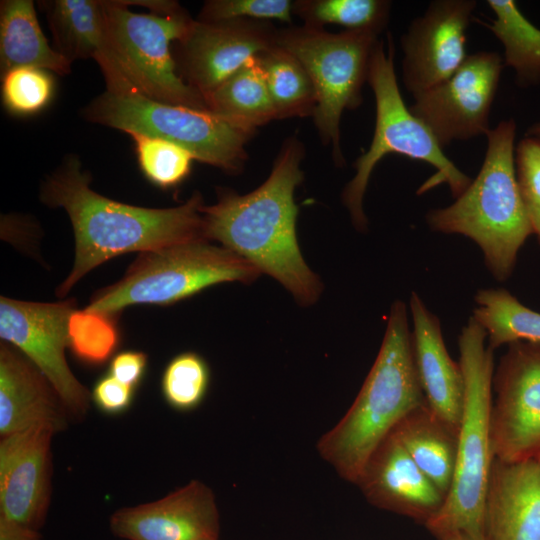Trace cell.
<instances>
[{"label": "cell", "mask_w": 540, "mask_h": 540, "mask_svg": "<svg viewBox=\"0 0 540 540\" xmlns=\"http://www.w3.org/2000/svg\"><path fill=\"white\" fill-rule=\"evenodd\" d=\"M91 175L76 155H68L43 182L41 201L63 208L75 238L71 272L56 290L64 297L89 271L129 252L158 250L195 241H209L204 233L199 192L182 205L156 209L121 203L90 187Z\"/></svg>", "instance_id": "cell-1"}, {"label": "cell", "mask_w": 540, "mask_h": 540, "mask_svg": "<svg viewBox=\"0 0 540 540\" xmlns=\"http://www.w3.org/2000/svg\"><path fill=\"white\" fill-rule=\"evenodd\" d=\"M303 155L300 141L287 140L258 188L244 195L221 189L217 202L203 204L201 213L207 240L243 257L280 282L300 305L310 306L323 286L306 264L296 236L294 191L303 179Z\"/></svg>", "instance_id": "cell-2"}, {"label": "cell", "mask_w": 540, "mask_h": 540, "mask_svg": "<svg viewBox=\"0 0 540 540\" xmlns=\"http://www.w3.org/2000/svg\"><path fill=\"white\" fill-rule=\"evenodd\" d=\"M424 401L406 305L395 301L380 350L357 397L319 439L317 451L341 478L355 484L375 449Z\"/></svg>", "instance_id": "cell-3"}, {"label": "cell", "mask_w": 540, "mask_h": 540, "mask_svg": "<svg viewBox=\"0 0 540 540\" xmlns=\"http://www.w3.org/2000/svg\"><path fill=\"white\" fill-rule=\"evenodd\" d=\"M515 136L513 119L490 129L477 176L454 203L426 214L432 231L474 241L487 269L500 282L512 275L521 247L533 234L517 181Z\"/></svg>", "instance_id": "cell-4"}, {"label": "cell", "mask_w": 540, "mask_h": 540, "mask_svg": "<svg viewBox=\"0 0 540 540\" xmlns=\"http://www.w3.org/2000/svg\"><path fill=\"white\" fill-rule=\"evenodd\" d=\"M465 400L457 436L455 473L443 506L425 527L438 540L461 533L486 540L484 509L494 455L490 416L494 350L484 328L471 316L458 338Z\"/></svg>", "instance_id": "cell-5"}, {"label": "cell", "mask_w": 540, "mask_h": 540, "mask_svg": "<svg viewBox=\"0 0 540 540\" xmlns=\"http://www.w3.org/2000/svg\"><path fill=\"white\" fill-rule=\"evenodd\" d=\"M103 5L109 65L101 71L107 89H132L157 101L209 110L181 78L172 55V43L193 20L186 11L136 13L124 0H103Z\"/></svg>", "instance_id": "cell-6"}, {"label": "cell", "mask_w": 540, "mask_h": 540, "mask_svg": "<svg viewBox=\"0 0 540 540\" xmlns=\"http://www.w3.org/2000/svg\"><path fill=\"white\" fill-rule=\"evenodd\" d=\"M394 55L391 36H388L387 50L384 43L378 41L367 78L376 104L374 135L369 149L355 161V175L342 193L351 220L360 231L367 228L363 198L371 173L389 153L424 161L436 168L437 173L420 187L421 193L447 183L453 197L457 198L471 183V179L445 155L430 130L405 105L397 83Z\"/></svg>", "instance_id": "cell-7"}, {"label": "cell", "mask_w": 540, "mask_h": 540, "mask_svg": "<svg viewBox=\"0 0 540 540\" xmlns=\"http://www.w3.org/2000/svg\"><path fill=\"white\" fill-rule=\"evenodd\" d=\"M82 116L129 135L168 140L196 160L235 173L245 164V147L255 132L210 110L157 101L131 89H106L83 108Z\"/></svg>", "instance_id": "cell-8"}, {"label": "cell", "mask_w": 540, "mask_h": 540, "mask_svg": "<svg viewBox=\"0 0 540 540\" xmlns=\"http://www.w3.org/2000/svg\"><path fill=\"white\" fill-rule=\"evenodd\" d=\"M261 272L243 257L209 241L139 253L124 276L95 294L84 309L114 316L135 304H172L223 282H253Z\"/></svg>", "instance_id": "cell-9"}, {"label": "cell", "mask_w": 540, "mask_h": 540, "mask_svg": "<svg viewBox=\"0 0 540 540\" xmlns=\"http://www.w3.org/2000/svg\"><path fill=\"white\" fill-rule=\"evenodd\" d=\"M378 35L372 31L330 33L308 25L277 30V45L302 63L313 82L316 106L312 116L324 143L332 145L338 164L344 163L341 116L362 102L361 90Z\"/></svg>", "instance_id": "cell-10"}, {"label": "cell", "mask_w": 540, "mask_h": 540, "mask_svg": "<svg viewBox=\"0 0 540 540\" xmlns=\"http://www.w3.org/2000/svg\"><path fill=\"white\" fill-rule=\"evenodd\" d=\"M76 301L27 302L0 298V337L24 354L50 381L69 416L82 420L91 391L74 376L65 357L68 324Z\"/></svg>", "instance_id": "cell-11"}, {"label": "cell", "mask_w": 540, "mask_h": 540, "mask_svg": "<svg viewBox=\"0 0 540 540\" xmlns=\"http://www.w3.org/2000/svg\"><path fill=\"white\" fill-rule=\"evenodd\" d=\"M491 446L504 462L540 460V343L518 341L494 369Z\"/></svg>", "instance_id": "cell-12"}, {"label": "cell", "mask_w": 540, "mask_h": 540, "mask_svg": "<svg viewBox=\"0 0 540 540\" xmlns=\"http://www.w3.org/2000/svg\"><path fill=\"white\" fill-rule=\"evenodd\" d=\"M503 67L497 52L470 54L448 79L413 95L409 109L442 148L486 135Z\"/></svg>", "instance_id": "cell-13"}, {"label": "cell", "mask_w": 540, "mask_h": 540, "mask_svg": "<svg viewBox=\"0 0 540 540\" xmlns=\"http://www.w3.org/2000/svg\"><path fill=\"white\" fill-rule=\"evenodd\" d=\"M277 30L265 21L192 20L175 42L181 78L205 100L252 59L274 47Z\"/></svg>", "instance_id": "cell-14"}, {"label": "cell", "mask_w": 540, "mask_h": 540, "mask_svg": "<svg viewBox=\"0 0 540 540\" xmlns=\"http://www.w3.org/2000/svg\"><path fill=\"white\" fill-rule=\"evenodd\" d=\"M475 0H434L401 38L402 80L412 95L448 79L465 61Z\"/></svg>", "instance_id": "cell-15"}, {"label": "cell", "mask_w": 540, "mask_h": 540, "mask_svg": "<svg viewBox=\"0 0 540 540\" xmlns=\"http://www.w3.org/2000/svg\"><path fill=\"white\" fill-rule=\"evenodd\" d=\"M109 528L125 540H219L220 515L212 489L194 479L158 500L114 511Z\"/></svg>", "instance_id": "cell-16"}, {"label": "cell", "mask_w": 540, "mask_h": 540, "mask_svg": "<svg viewBox=\"0 0 540 540\" xmlns=\"http://www.w3.org/2000/svg\"><path fill=\"white\" fill-rule=\"evenodd\" d=\"M54 435L31 428L0 440V514L37 530L51 502Z\"/></svg>", "instance_id": "cell-17"}, {"label": "cell", "mask_w": 540, "mask_h": 540, "mask_svg": "<svg viewBox=\"0 0 540 540\" xmlns=\"http://www.w3.org/2000/svg\"><path fill=\"white\" fill-rule=\"evenodd\" d=\"M355 484L373 506L424 525L446 498L392 433L371 454Z\"/></svg>", "instance_id": "cell-18"}, {"label": "cell", "mask_w": 540, "mask_h": 540, "mask_svg": "<svg viewBox=\"0 0 540 540\" xmlns=\"http://www.w3.org/2000/svg\"><path fill=\"white\" fill-rule=\"evenodd\" d=\"M69 413L47 377L19 350L0 344V436L31 428L64 431Z\"/></svg>", "instance_id": "cell-19"}, {"label": "cell", "mask_w": 540, "mask_h": 540, "mask_svg": "<svg viewBox=\"0 0 540 540\" xmlns=\"http://www.w3.org/2000/svg\"><path fill=\"white\" fill-rule=\"evenodd\" d=\"M414 360L429 408L458 431L465 400V380L460 363L445 346L439 318L416 292L409 300Z\"/></svg>", "instance_id": "cell-20"}, {"label": "cell", "mask_w": 540, "mask_h": 540, "mask_svg": "<svg viewBox=\"0 0 540 540\" xmlns=\"http://www.w3.org/2000/svg\"><path fill=\"white\" fill-rule=\"evenodd\" d=\"M484 527L486 540H540V460L494 459Z\"/></svg>", "instance_id": "cell-21"}, {"label": "cell", "mask_w": 540, "mask_h": 540, "mask_svg": "<svg viewBox=\"0 0 540 540\" xmlns=\"http://www.w3.org/2000/svg\"><path fill=\"white\" fill-rule=\"evenodd\" d=\"M392 434L447 497L455 473L458 431L441 420L425 400L398 423Z\"/></svg>", "instance_id": "cell-22"}, {"label": "cell", "mask_w": 540, "mask_h": 540, "mask_svg": "<svg viewBox=\"0 0 540 540\" xmlns=\"http://www.w3.org/2000/svg\"><path fill=\"white\" fill-rule=\"evenodd\" d=\"M19 67H34L66 76L71 63L52 48L42 32L32 0L0 3L1 75Z\"/></svg>", "instance_id": "cell-23"}, {"label": "cell", "mask_w": 540, "mask_h": 540, "mask_svg": "<svg viewBox=\"0 0 540 540\" xmlns=\"http://www.w3.org/2000/svg\"><path fill=\"white\" fill-rule=\"evenodd\" d=\"M45 12L55 50L70 63L94 59L100 69L109 64L103 0H47Z\"/></svg>", "instance_id": "cell-24"}, {"label": "cell", "mask_w": 540, "mask_h": 540, "mask_svg": "<svg viewBox=\"0 0 540 540\" xmlns=\"http://www.w3.org/2000/svg\"><path fill=\"white\" fill-rule=\"evenodd\" d=\"M208 109L238 126L256 127L276 119L258 57L252 59L205 98Z\"/></svg>", "instance_id": "cell-25"}, {"label": "cell", "mask_w": 540, "mask_h": 540, "mask_svg": "<svg viewBox=\"0 0 540 540\" xmlns=\"http://www.w3.org/2000/svg\"><path fill=\"white\" fill-rule=\"evenodd\" d=\"M487 5L494 18L482 24L502 43L504 65L515 71L519 86L540 84V29L513 0H488Z\"/></svg>", "instance_id": "cell-26"}, {"label": "cell", "mask_w": 540, "mask_h": 540, "mask_svg": "<svg viewBox=\"0 0 540 540\" xmlns=\"http://www.w3.org/2000/svg\"><path fill=\"white\" fill-rule=\"evenodd\" d=\"M474 300L472 317L484 328L493 350L518 341L540 343V313L506 289H480Z\"/></svg>", "instance_id": "cell-27"}, {"label": "cell", "mask_w": 540, "mask_h": 540, "mask_svg": "<svg viewBox=\"0 0 540 540\" xmlns=\"http://www.w3.org/2000/svg\"><path fill=\"white\" fill-rule=\"evenodd\" d=\"M258 60L265 74L276 119L313 115L315 88L302 63L277 44L260 54Z\"/></svg>", "instance_id": "cell-28"}, {"label": "cell", "mask_w": 540, "mask_h": 540, "mask_svg": "<svg viewBox=\"0 0 540 540\" xmlns=\"http://www.w3.org/2000/svg\"><path fill=\"white\" fill-rule=\"evenodd\" d=\"M391 2L386 0H306L294 2L293 12L304 25L323 28L342 26L347 31L380 34L389 20Z\"/></svg>", "instance_id": "cell-29"}, {"label": "cell", "mask_w": 540, "mask_h": 540, "mask_svg": "<svg viewBox=\"0 0 540 540\" xmlns=\"http://www.w3.org/2000/svg\"><path fill=\"white\" fill-rule=\"evenodd\" d=\"M119 333L113 316L75 310L68 324V347L85 364L99 366L113 355Z\"/></svg>", "instance_id": "cell-30"}, {"label": "cell", "mask_w": 540, "mask_h": 540, "mask_svg": "<svg viewBox=\"0 0 540 540\" xmlns=\"http://www.w3.org/2000/svg\"><path fill=\"white\" fill-rule=\"evenodd\" d=\"M206 361L195 352H183L170 360L161 378L166 403L177 411H190L203 401L209 386Z\"/></svg>", "instance_id": "cell-31"}, {"label": "cell", "mask_w": 540, "mask_h": 540, "mask_svg": "<svg viewBox=\"0 0 540 540\" xmlns=\"http://www.w3.org/2000/svg\"><path fill=\"white\" fill-rule=\"evenodd\" d=\"M130 136L134 140L139 167L154 185L171 188L189 175L194 157L185 148L157 137Z\"/></svg>", "instance_id": "cell-32"}, {"label": "cell", "mask_w": 540, "mask_h": 540, "mask_svg": "<svg viewBox=\"0 0 540 540\" xmlns=\"http://www.w3.org/2000/svg\"><path fill=\"white\" fill-rule=\"evenodd\" d=\"M1 96L5 109L16 116L42 111L52 100L55 83L51 72L19 67L1 75Z\"/></svg>", "instance_id": "cell-33"}, {"label": "cell", "mask_w": 540, "mask_h": 540, "mask_svg": "<svg viewBox=\"0 0 540 540\" xmlns=\"http://www.w3.org/2000/svg\"><path fill=\"white\" fill-rule=\"evenodd\" d=\"M294 2L289 0H210L200 11L198 20L219 22L237 19L279 20L291 23Z\"/></svg>", "instance_id": "cell-34"}, {"label": "cell", "mask_w": 540, "mask_h": 540, "mask_svg": "<svg viewBox=\"0 0 540 540\" xmlns=\"http://www.w3.org/2000/svg\"><path fill=\"white\" fill-rule=\"evenodd\" d=\"M517 181L532 229L540 244V139L525 136L515 149Z\"/></svg>", "instance_id": "cell-35"}, {"label": "cell", "mask_w": 540, "mask_h": 540, "mask_svg": "<svg viewBox=\"0 0 540 540\" xmlns=\"http://www.w3.org/2000/svg\"><path fill=\"white\" fill-rule=\"evenodd\" d=\"M135 390L107 373L95 382L91 391V403L106 415H120L131 407Z\"/></svg>", "instance_id": "cell-36"}, {"label": "cell", "mask_w": 540, "mask_h": 540, "mask_svg": "<svg viewBox=\"0 0 540 540\" xmlns=\"http://www.w3.org/2000/svg\"><path fill=\"white\" fill-rule=\"evenodd\" d=\"M147 364L148 356L144 352L126 350L113 356L107 373L136 389L145 375Z\"/></svg>", "instance_id": "cell-37"}, {"label": "cell", "mask_w": 540, "mask_h": 540, "mask_svg": "<svg viewBox=\"0 0 540 540\" xmlns=\"http://www.w3.org/2000/svg\"><path fill=\"white\" fill-rule=\"evenodd\" d=\"M0 540H43L39 530L0 514Z\"/></svg>", "instance_id": "cell-38"}, {"label": "cell", "mask_w": 540, "mask_h": 540, "mask_svg": "<svg viewBox=\"0 0 540 540\" xmlns=\"http://www.w3.org/2000/svg\"><path fill=\"white\" fill-rule=\"evenodd\" d=\"M525 136L535 137L540 139V120L532 124L526 131Z\"/></svg>", "instance_id": "cell-39"}, {"label": "cell", "mask_w": 540, "mask_h": 540, "mask_svg": "<svg viewBox=\"0 0 540 540\" xmlns=\"http://www.w3.org/2000/svg\"><path fill=\"white\" fill-rule=\"evenodd\" d=\"M444 540H472V539L464 534L456 533V534L450 535Z\"/></svg>", "instance_id": "cell-40"}]
</instances>
